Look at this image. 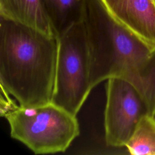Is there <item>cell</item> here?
<instances>
[{"instance_id": "30bf717a", "label": "cell", "mask_w": 155, "mask_h": 155, "mask_svg": "<svg viewBox=\"0 0 155 155\" xmlns=\"http://www.w3.org/2000/svg\"><path fill=\"white\" fill-rule=\"evenodd\" d=\"M153 115L155 116V105H154V111H153Z\"/></svg>"}, {"instance_id": "6da1fadb", "label": "cell", "mask_w": 155, "mask_h": 155, "mask_svg": "<svg viewBox=\"0 0 155 155\" xmlns=\"http://www.w3.org/2000/svg\"><path fill=\"white\" fill-rule=\"evenodd\" d=\"M90 50L92 89L111 78L131 83L143 99L149 113L155 105V47L120 24L103 0H85L83 18Z\"/></svg>"}, {"instance_id": "3957f363", "label": "cell", "mask_w": 155, "mask_h": 155, "mask_svg": "<svg viewBox=\"0 0 155 155\" xmlns=\"http://www.w3.org/2000/svg\"><path fill=\"white\" fill-rule=\"evenodd\" d=\"M2 102L1 114L7 120L10 136L36 154L64 152L79 134V125L74 115L50 102L24 107L8 97Z\"/></svg>"}, {"instance_id": "7a4b0ae2", "label": "cell", "mask_w": 155, "mask_h": 155, "mask_svg": "<svg viewBox=\"0 0 155 155\" xmlns=\"http://www.w3.org/2000/svg\"><path fill=\"white\" fill-rule=\"evenodd\" d=\"M58 39L0 16L1 89L21 107L52 102Z\"/></svg>"}, {"instance_id": "277c9868", "label": "cell", "mask_w": 155, "mask_h": 155, "mask_svg": "<svg viewBox=\"0 0 155 155\" xmlns=\"http://www.w3.org/2000/svg\"><path fill=\"white\" fill-rule=\"evenodd\" d=\"M56 80L52 102L77 115L92 88L90 50L83 20L58 37Z\"/></svg>"}, {"instance_id": "5b68a950", "label": "cell", "mask_w": 155, "mask_h": 155, "mask_svg": "<svg viewBox=\"0 0 155 155\" xmlns=\"http://www.w3.org/2000/svg\"><path fill=\"white\" fill-rule=\"evenodd\" d=\"M106 95L105 142L109 147H125L140 118L149 113L147 106L137 89L121 78L107 79Z\"/></svg>"}, {"instance_id": "ba28073f", "label": "cell", "mask_w": 155, "mask_h": 155, "mask_svg": "<svg viewBox=\"0 0 155 155\" xmlns=\"http://www.w3.org/2000/svg\"><path fill=\"white\" fill-rule=\"evenodd\" d=\"M42 2L57 37L83 20L85 0H42Z\"/></svg>"}, {"instance_id": "9c48e42d", "label": "cell", "mask_w": 155, "mask_h": 155, "mask_svg": "<svg viewBox=\"0 0 155 155\" xmlns=\"http://www.w3.org/2000/svg\"><path fill=\"white\" fill-rule=\"evenodd\" d=\"M133 155H155V116L147 113L138 122L125 145Z\"/></svg>"}, {"instance_id": "52a82bcc", "label": "cell", "mask_w": 155, "mask_h": 155, "mask_svg": "<svg viewBox=\"0 0 155 155\" xmlns=\"http://www.w3.org/2000/svg\"><path fill=\"white\" fill-rule=\"evenodd\" d=\"M0 16L57 38L42 0H0Z\"/></svg>"}, {"instance_id": "8992f818", "label": "cell", "mask_w": 155, "mask_h": 155, "mask_svg": "<svg viewBox=\"0 0 155 155\" xmlns=\"http://www.w3.org/2000/svg\"><path fill=\"white\" fill-rule=\"evenodd\" d=\"M111 14L139 38L155 47V5L151 0H103Z\"/></svg>"}, {"instance_id": "8fae6325", "label": "cell", "mask_w": 155, "mask_h": 155, "mask_svg": "<svg viewBox=\"0 0 155 155\" xmlns=\"http://www.w3.org/2000/svg\"><path fill=\"white\" fill-rule=\"evenodd\" d=\"M152 1H153V4H154V5H155V0H151Z\"/></svg>"}]
</instances>
